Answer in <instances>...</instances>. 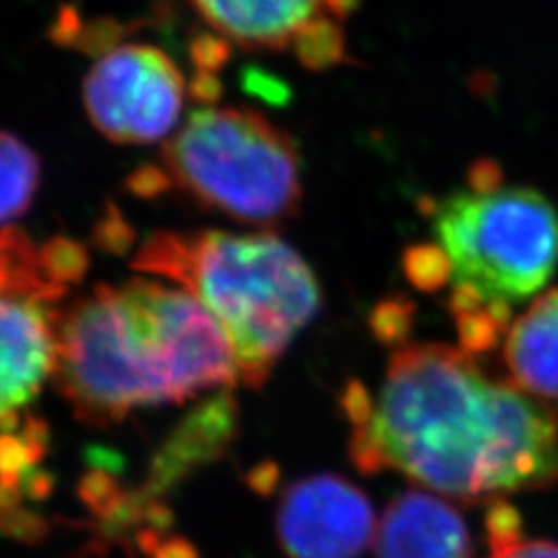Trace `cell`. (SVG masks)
Segmentation results:
<instances>
[{"label": "cell", "instance_id": "obj_1", "mask_svg": "<svg viewBox=\"0 0 558 558\" xmlns=\"http://www.w3.org/2000/svg\"><path fill=\"white\" fill-rule=\"evenodd\" d=\"M341 408L364 474L399 472L463 502L558 482V405L490 379L465 350L405 343L375 391L348 383Z\"/></svg>", "mask_w": 558, "mask_h": 558}, {"label": "cell", "instance_id": "obj_2", "mask_svg": "<svg viewBox=\"0 0 558 558\" xmlns=\"http://www.w3.org/2000/svg\"><path fill=\"white\" fill-rule=\"evenodd\" d=\"M54 383L75 416L112 426L240 383L232 343L193 294L158 279L101 283L64 308Z\"/></svg>", "mask_w": 558, "mask_h": 558}, {"label": "cell", "instance_id": "obj_3", "mask_svg": "<svg viewBox=\"0 0 558 558\" xmlns=\"http://www.w3.org/2000/svg\"><path fill=\"white\" fill-rule=\"evenodd\" d=\"M430 228L433 242L405 253V274L426 292L449 288L461 350L490 352L515 306L557 271V211L536 189L505 184L495 161H478L463 189L433 203Z\"/></svg>", "mask_w": 558, "mask_h": 558}, {"label": "cell", "instance_id": "obj_4", "mask_svg": "<svg viewBox=\"0 0 558 558\" xmlns=\"http://www.w3.org/2000/svg\"><path fill=\"white\" fill-rule=\"evenodd\" d=\"M131 265L199 300L230 339L246 387L269 379L320 308L313 269L271 232L158 230L141 242Z\"/></svg>", "mask_w": 558, "mask_h": 558}, {"label": "cell", "instance_id": "obj_5", "mask_svg": "<svg viewBox=\"0 0 558 558\" xmlns=\"http://www.w3.org/2000/svg\"><path fill=\"white\" fill-rule=\"evenodd\" d=\"M166 193L179 191L201 209L274 228L296 218L302 172L294 140L253 108L205 106L163 143Z\"/></svg>", "mask_w": 558, "mask_h": 558}, {"label": "cell", "instance_id": "obj_6", "mask_svg": "<svg viewBox=\"0 0 558 558\" xmlns=\"http://www.w3.org/2000/svg\"><path fill=\"white\" fill-rule=\"evenodd\" d=\"M69 290L46 242L0 228V439L34 422L25 412L57 375L60 302Z\"/></svg>", "mask_w": 558, "mask_h": 558}, {"label": "cell", "instance_id": "obj_7", "mask_svg": "<svg viewBox=\"0 0 558 558\" xmlns=\"http://www.w3.org/2000/svg\"><path fill=\"white\" fill-rule=\"evenodd\" d=\"M186 101L179 64L156 46L108 48L83 81L87 119L119 145H154L177 133Z\"/></svg>", "mask_w": 558, "mask_h": 558}, {"label": "cell", "instance_id": "obj_8", "mask_svg": "<svg viewBox=\"0 0 558 558\" xmlns=\"http://www.w3.org/2000/svg\"><path fill=\"white\" fill-rule=\"evenodd\" d=\"M226 44L248 52H292L311 69L345 59L343 21L356 0H189Z\"/></svg>", "mask_w": 558, "mask_h": 558}, {"label": "cell", "instance_id": "obj_9", "mask_svg": "<svg viewBox=\"0 0 558 558\" xmlns=\"http://www.w3.org/2000/svg\"><path fill=\"white\" fill-rule=\"evenodd\" d=\"M276 534L288 558H362L377 536V519L356 484L315 474L283 488Z\"/></svg>", "mask_w": 558, "mask_h": 558}, {"label": "cell", "instance_id": "obj_10", "mask_svg": "<svg viewBox=\"0 0 558 558\" xmlns=\"http://www.w3.org/2000/svg\"><path fill=\"white\" fill-rule=\"evenodd\" d=\"M375 557L474 558V542L456 507L410 490L387 505L377 525Z\"/></svg>", "mask_w": 558, "mask_h": 558}, {"label": "cell", "instance_id": "obj_11", "mask_svg": "<svg viewBox=\"0 0 558 558\" xmlns=\"http://www.w3.org/2000/svg\"><path fill=\"white\" fill-rule=\"evenodd\" d=\"M511 383L539 399H558V288L544 292L502 339Z\"/></svg>", "mask_w": 558, "mask_h": 558}, {"label": "cell", "instance_id": "obj_12", "mask_svg": "<svg viewBox=\"0 0 558 558\" xmlns=\"http://www.w3.org/2000/svg\"><path fill=\"white\" fill-rule=\"evenodd\" d=\"M41 161L13 133L0 131V228L27 214L38 195Z\"/></svg>", "mask_w": 558, "mask_h": 558}, {"label": "cell", "instance_id": "obj_13", "mask_svg": "<svg viewBox=\"0 0 558 558\" xmlns=\"http://www.w3.org/2000/svg\"><path fill=\"white\" fill-rule=\"evenodd\" d=\"M488 558H558V544L527 538L518 509L505 500L490 502L486 513Z\"/></svg>", "mask_w": 558, "mask_h": 558}]
</instances>
